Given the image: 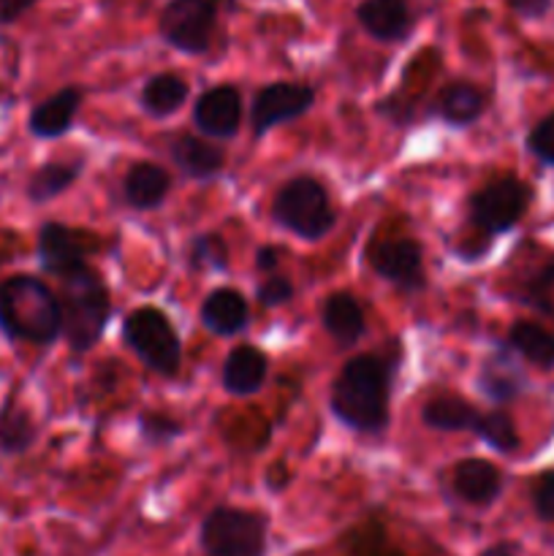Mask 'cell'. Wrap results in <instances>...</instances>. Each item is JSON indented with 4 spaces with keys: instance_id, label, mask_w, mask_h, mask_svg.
Returning a JSON list of instances; mask_svg holds the SVG:
<instances>
[{
    "instance_id": "6da1fadb",
    "label": "cell",
    "mask_w": 554,
    "mask_h": 556,
    "mask_svg": "<svg viewBox=\"0 0 554 556\" xmlns=\"http://www.w3.org/2000/svg\"><path fill=\"white\" fill-rule=\"evenodd\" d=\"M391 364L367 353L342 367L331 386V410L353 432L380 434L389 429Z\"/></svg>"
},
{
    "instance_id": "7a4b0ae2",
    "label": "cell",
    "mask_w": 554,
    "mask_h": 556,
    "mask_svg": "<svg viewBox=\"0 0 554 556\" xmlns=\"http://www.w3.org/2000/svg\"><path fill=\"white\" fill-rule=\"evenodd\" d=\"M0 334L9 342L49 348L63 337L60 299L41 277L11 275L0 280Z\"/></svg>"
},
{
    "instance_id": "3957f363",
    "label": "cell",
    "mask_w": 554,
    "mask_h": 556,
    "mask_svg": "<svg viewBox=\"0 0 554 556\" xmlns=\"http://www.w3.org/2000/svg\"><path fill=\"white\" fill-rule=\"evenodd\" d=\"M60 309H63V340L74 353L96 348L112 318V299L106 282L90 264L58 277Z\"/></svg>"
},
{
    "instance_id": "277c9868",
    "label": "cell",
    "mask_w": 554,
    "mask_h": 556,
    "mask_svg": "<svg viewBox=\"0 0 554 556\" xmlns=\"http://www.w3.org/2000/svg\"><path fill=\"white\" fill-rule=\"evenodd\" d=\"M206 556H269V519L261 510L217 505L199 527Z\"/></svg>"
},
{
    "instance_id": "5b68a950",
    "label": "cell",
    "mask_w": 554,
    "mask_h": 556,
    "mask_svg": "<svg viewBox=\"0 0 554 556\" xmlns=\"http://www.w3.org/2000/svg\"><path fill=\"white\" fill-rule=\"evenodd\" d=\"M272 212H275V220L280 223L286 231L297 233V237L307 239V242H318V239L326 237L337 223L329 193H326L324 185L313 177L288 179V182L277 190Z\"/></svg>"
},
{
    "instance_id": "8992f818",
    "label": "cell",
    "mask_w": 554,
    "mask_h": 556,
    "mask_svg": "<svg viewBox=\"0 0 554 556\" xmlns=\"http://www.w3.org/2000/svg\"><path fill=\"white\" fill-rule=\"evenodd\" d=\"M123 340L152 372L174 378L182 364V345L172 320L158 307H139L125 318Z\"/></svg>"
},
{
    "instance_id": "52a82bcc",
    "label": "cell",
    "mask_w": 554,
    "mask_h": 556,
    "mask_svg": "<svg viewBox=\"0 0 554 556\" xmlns=\"http://www.w3.org/2000/svg\"><path fill=\"white\" fill-rule=\"evenodd\" d=\"M223 0H168L158 16L161 38L182 54H204L212 43Z\"/></svg>"
},
{
    "instance_id": "ba28073f",
    "label": "cell",
    "mask_w": 554,
    "mask_h": 556,
    "mask_svg": "<svg viewBox=\"0 0 554 556\" xmlns=\"http://www.w3.org/2000/svg\"><path fill=\"white\" fill-rule=\"evenodd\" d=\"M532 201L530 185L516 177H500L476 190L470 199V220L478 231L498 237L525 217Z\"/></svg>"
},
{
    "instance_id": "9c48e42d",
    "label": "cell",
    "mask_w": 554,
    "mask_h": 556,
    "mask_svg": "<svg viewBox=\"0 0 554 556\" xmlns=\"http://www.w3.org/2000/svg\"><path fill=\"white\" fill-rule=\"evenodd\" d=\"M96 248L98 242L90 231H79L65 223L49 220L38 228V264L52 277H63L79 266H87V255Z\"/></svg>"
},
{
    "instance_id": "30bf717a",
    "label": "cell",
    "mask_w": 554,
    "mask_h": 556,
    "mask_svg": "<svg viewBox=\"0 0 554 556\" xmlns=\"http://www.w3.org/2000/svg\"><path fill=\"white\" fill-rule=\"evenodd\" d=\"M313 103L315 90L302 81H275V85L261 87L253 98V109H250L253 136H264L277 125L302 117Z\"/></svg>"
},
{
    "instance_id": "8fae6325",
    "label": "cell",
    "mask_w": 554,
    "mask_h": 556,
    "mask_svg": "<svg viewBox=\"0 0 554 556\" xmlns=\"http://www.w3.org/2000/svg\"><path fill=\"white\" fill-rule=\"evenodd\" d=\"M369 266L378 271V277L394 282L402 291H421L427 288L424 275L421 244L411 237H394L375 242L367 253Z\"/></svg>"
},
{
    "instance_id": "7c38bea8",
    "label": "cell",
    "mask_w": 554,
    "mask_h": 556,
    "mask_svg": "<svg viewBox=\"0 0 554 556\" xmlns=\"http://www.w3.org/2000/svg\"><path fill=\"white\" fill-rule=\"evenodd\" d=\"M505 486L503 470L487 459H462L451 467V492L470 508H489Z\"/></svg>"
},
{
    "instance_id": "4fadbf2b",
    "label": "cell",
    "mask_w": 554,
    "mask_h": 556,
    "mask_svg": "<svg viewBox=\"0 0 554 556\" xmlns=\"http://www.w3.org/2000/svg\"><path fill=\"white\" fill-rule=\"evenodd\" d=\"M193 123L212 139H231L242 123V96L237 87L221 85L201 92L193 106Z\"/></svg>"
},
{
    "instance_id": "5bb4252c",
    "label": "cell",
    "mask_w": 554,
    "mask_h": 556,
    "mask_svg": "<svg viewBox=\"0 0 554 556\" xmlns=\"http://www.w3.org/2000/svg\"><path fill=\"white\" fill-rule=\"evenodd\" d=\"M356 22L369 38L396 43L413 33V11L407 0H362L356 5Z\"/></svg>"
},
{
    "instance_id": "9a60e30c",
    "label": "cell",
    "mask_w": 554,
    "mask_h": 556,
    "mask_svg": "<svg viewBox=\"0 0 554 556\" xmlns=\"http://www.w3.org/2000/svg\"><path fill=\"white\" fill-rule=\"evenodd\" d=\"M81 109V90L79 87H60L49 98L30 109L27 114V130L36 139H60L71 130L76 114Z\"/></svg>"
},
{
    "instance_id": "2e32d148",
    "label": "cell",
    "mask_w": 554,
    "mask_h": 556,
    "mask_svg": "<svg viewBox=\"0 0 554 556\" xmlns=\"http://www.w3.org/2000/svg\"><path fill=\"white\" fill-rule=\"evenodd\" d=\"M478 389L487 400H492L494 405H508L514 402L521 391L527 389V378L521 372V367L516 364V358L511 356V348H500L494 356H489L481 364L476 378Z\"/></svg>"
},
{
    "instance_id": "e0dca14e",
    "label": "cell",
    "mask_w": 554,
    "mask_h": 556,
    "mask_svg": "<svg viewBox=\"0 0 554 556\" xmlns=\"http://www.w3.org/2000/svg\"><path fill=\"white\" fill-rule=\"evenodd\" d=\"M248 302L234 288H215L201 304V324L217 337H234L248 326Z\"/></svg>"
},
{
    "instance_id": "ac0fdd59",
    "label": "cell",
    "mask_w": 554,
    "mask_h": 556,
    "mask_svg": "<svg viewBox=\"0 0 554 556\" xmlns=\"http://www.w3.org/2000/svg\"><path fill=\"white\" fill-rule=\"evenodd\" d=\"M266 372H269V362H266L264 351L253 345H239L228 353L226 364H223V386L228 394L250 396L261 391Z\"/></svg>"
},
{
    "instance_id": "d6986e66",
    "label": "cell",
    "mask_w": 554,
    "mask_h": 556,
    "mask_svg": "<svg viewBox=\"0 0 554 556\" xmlns=\"http://www.w3.org/2000/svg\"><path fill=\"white\" fill-rule=\"evenodd\" d=\"M172 177L158 163H136L128 168L123 179V199L134 210H155L166 201Z\"/></svg>"
},
{
    "instance_id": "ffe728a7",
    "label": "cell",
    "mask_w": 554,
    "mask_h": 556,
    "mask_svg": "<svg viewBox=\"0 0 554 556\" xmlns=\"http://www.w3.org/2000/svg\"><path fill=\"white\" fill-rule=\"evenodd\" d=\"M172 152V161L177 163L179 172L190 179H212L223 172V163H226V155H223L221 147H212L210 141H201L196 136L185 134L177 136L168 147Z\"/></svg>"
},
{
    "instance_id": "44dd1931",
    "label": "cell",
    "mask_w": 554,
    "mask_h": 556,
    "mask_svg": "<svg viewBox=\"0 0 554 556\" xmlns=\"http://www.w3.org/2000/svg\"><path fill=\"white\" fill-rule=\"evenodd\" d=\"M38 424L33 421L30 410L20 405L16 391H11L0 405V454L22 456L36 445Z\"/></svg>"
},
{
    "instance_id": "7402d4cb",
    "label": "cell",
    "mask_w": 554,
    "mask_h": 556,
    "mask_svg": "<svg viewBox=\"0 0 554 556\" xmlns=\"http://www.w3.org/2000/svg\"><path fill=\"white\" fill-rule=\"evenodd\" d=\"M320 324L329 331V337L340 345H353V342L362 340L364 334V313L362 304L351 296V293H331L329 299L320 307Z\"/></svg>"
},
{
    "instance_id": "603a6c76",
    "label": "cell",
    "mask_w": 554,
    "mask_h": 556,
    "mask_svg": "<svg viewBox=\"0 0 554 556\" xmlns=\"http://www.w3.org/2000/svg\"><path fill=\"white\" fill-rule=\"evenodd\" d=\"M487 109V98L470 81H454V85L445 87L440 92L438 103H435V114H438L443 123L454 125V128H467V125L476 123L478 117Z\"/></svg>"
},
{
    "instance_id": "cb8c5ba5",
    "label": "cell",
    "mask_w": 554,
    "mask_h": 556,
    "mask_svg": "<svg viewBox=\"0 0 554 556\" xmlns=\"http://www.w3.org/2000/svg\"><path fill=\"white\" fill-rule=\"evenodd\" d=\"M81 161H49L30 174L25 193L33 204H47L63 195L81 177Z\"/></svg>"
},
{
    "instance_id": "d4e9b609",
    "label": "cell",
    "mask_w": 554,
    "mask_h": 556,
    "mask_svg": "<svg viewBox=\"0 0 554 556\" xmlns=\"http://www.w3.org/2000/svg\"><path fill=\"white\" fill-rule=\"evenodd\" d=\"M505 345L514 353H519L525 362L536 364V367H554V334L543 329L541 324H536V320H516L508 329Z\"/></svg>"
},
{
    "instance_id": "484cf974",
    "label": "cell",
    "mask_w": 554,
    "mask_h": 556,
    "mask_svg": "<svg viewBox=\"0 0 554 556\" xmlns=\"http://www.w3.org/2000/svg\"><path fill=\"white\" fill-rule=\"evenodd\" d=\"M481 413L465 402L462 396H435L421 407L424 427L438 429V432H473Z\"/></svg>"
},
{
    "instance_id": "4316f807",
    "label": "cell",
    "mask_w": 554,
    "mask_h": 556,
    "mask_svg": "<svg viewBox=\"0 0 554 556\" xmlns=\"http://www.w3.org/2000/svg\"><path fill=\"white\" fill-rule=\"evenodd\" d=\"M188 101V85L177 74H155L141 87V109L150 117H168Z\"/></svg>"
},
{
    "instance_id": "83f0119b",
    "label": "cell",
    "mask_w": 554,
    "mask_h": 556,
    "mask_svg": "<svg viewBox=\"0 0 554 556\" xmlns=\"http://www.w3.org/2000/svg\"><path fill=\"white\" fill-rule=\"evenodd\" d=\"M473 434L481 438L489 448L500 451V454H514V451H519V443H521L514 418H511L505 410L481 413L476 427H473Z\"/></svg>"
},
{
    "instance_id": "f1b7e54d",
    "label": "cell",
    "mask_w": 554,
    "mask_h": 556,
    "mask_svg": "<svg viewBox=\"0 0 554 556\" xmlns=\"http://www.w3.org/2000/svg\"><path fill=\"white\" fill-rule=\"evenodd\" d=\"M188 264L193 269L223 271L228 266V248L217 233H199L188 248Z\"/></svg>"
},
{
    "instance_id": "f546056e",
    "label": "cell",
    "mask_w": 554,
    "mask_h": 556,
    "mask_svg": "<svg viewBox=\"0 0 554 556\" xmlns=\"http://www.w3.org/2000/svg\"><path fill=\"white\" fill-rule=\"evenodd\" d=\"M552 293H554V261H552V264L543 266L541 271H536V275L530 277V282H527V286L521 288L519 302L527 304V307L538 309V313L552 315L554 313Z\"/></svg>"
},
{
    "instance_id": "4dcf8cb0",
    "label": "cell",
    "mask_w": 554,
    "mask_h": 556,
    "mask_svg": "<svg viewBox=\"0 0 554 556\" xmlns=\"http://www.w3.org/2000/svg\"><path fill=\"white\" fill-rule=\"evenodd\" d=\"M139 429L141 438L150 445H166L185 432L182 421L166 416V413H144V416L139 418Z\"/></svg>"
},
{
    "instance_id": "1f68e13d",
    "label": "cell",
    "mask_w": 554,
    "mask_h": 556,
    "mask_svg": "<svg viewBox=\"0 0 554 556\" xmlns=\"http://www.w3.org/2000/svg\"><path fill=\"white\" fill-rule=\"evenodd\" d=\"M527 150L541 163L554 166V112L532 125V130L527 134Z\"/></svg>"
},
{
    "instance_id": "d6a6232c",
    "label": "cell",
    "mask_w": 554,
    "mask_h": 556,
    "mask_svg": "<svg viewBox=\"0 0 554 556\" xmlns=\"http://www.w3.org/2000/svg\"><path fill=\"white\" fill-rule=\"evenodd\" d=\"M530 503L538 521L554 525V470L541 472V476L536 478V483H532L530 489Z\"/></svg>"
},
{
    "instance_id": "836d02e7",
    "label": "cell",
    "mask_w": 554,
    "mask_h": 556,
    "mask_svg": "<svg viewBox=\"0 0 554 556\" xmlns=\"http://www.w3.org/2000/svg\"><path fill=\"white\" fill-rule=\"evenodd\" d=\"M255 299H259L264 307H282V304H288L293 299L291 280L280 275L266 277V280L259 286V291H255Z\"/></svg>"
},
{
    "instance_id": "e575fe53",
    "label": "cell",
    "mask_w": 554,
    "mask_h": 556,
    "mask_svg": "<svg viewBox=\"0 0 554 556\" xmlns=\"http://www.w3.org/2000/svg\"><path fill=\"white\" fill-rule=\"evenodd\" d=\"M505 3L521 20H541V16H546L552 11L554 0H505Z\"/></svg>"
},
{
    "instance_id": "d590c367",
    "label": "cell",
    "mask_w": 554,
    "mask_h": 556,
    "mask_svg": "<svg viewBox=\"0 0 554 556\" xmlns=\"http://www.w3.org/2000/svg\"><path fill=\"white\" fill-rule=\"evenodd\" d=\"M38 0H0V27H9L20 22Z\"/></svg>"
},
{
    "instance_id": "8d00e7d4",
    "label": "cell",
    "mask_w": 554,
    "mask_h": 556,
    "mask_svg": "<svg viewBox=\"0 0 554 556\" xmlns=\"http://www.w3.org/2000/svg\"><path fill=\"white\" fill-rule=\"evenodd\" d=\"M280 261H282V248H275V244H264V248L255 250V269L264 271V275L275 271Z\"/></svg>"
},
{
    "instance_id": "74e56055",
    "label": "cell",
    "mask_w": 554,
    "mask_h": 556,
    "mask_svg": "<svg viewBox=\"0 0 554 556\" xmlns=\"http://www.w3.org/2000/svg\"><path fill=\"white\" fill-rule=\"evenodd\" d=\"M478 556H521V546L514 541H500L478 552Z\"/></svg>"
}]
</instances>
